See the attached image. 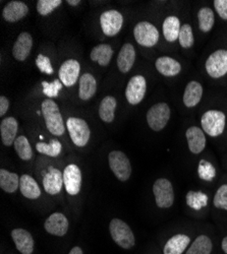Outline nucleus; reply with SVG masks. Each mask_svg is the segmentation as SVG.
Wrapping results in <instances>:
<instances>
[{
  "mask_svg": "<svg viewBox=\"0 0 227 254\" xmlns=\"http://www.w3.org/2000/svg\"><path fill=\"white\" fill-rule=\"evenodd\" d=\"M64 184V175L56 168H50L43 178L45 191L51 195L58 194Z\"/></svg>",
  "mask_w": 227,
  "mask_h": 254,
  "instance_id": "6ab92c4d",
  "label": "nucleus"
},
{
  "mask_svg": "<svg viewBox=\"0 0 227 254\" xmlns=\"http://www.w3.org/2000/svg\"><path fill=\"white\" fill-rule=\"evenodd\" d=\"M100 25L104 35L113 37L117 35L123 25L122 14L114 9L104 11L100 16Z\"/></svg>",
  "mask_w": 227,
  "mask_h": 254,
  "instance_id": "9d476101",
  "label": "nucleus"
},
{
  "mask_svg": "<svg viewBox=\"0 0 227 254\" xmlns=\"http://www.w3.org/2000/svg\"><path fill=\"white\" fill-rule=\"evenodd\" d=\"M110 235L113 241L120 247L130 249L136 243L135 235L130 226L119 219H113L109 225Z\"/></svg>",
  "mask_w": 227,
  "mask_h": 254,
  "instance_id": "f03ea898",
  "label": "nucleus"
},
{
  "mask_svg": "<svg viewBox=\"0 0 227 254\" xmlns=\"http://www.w3.org/2000/svg\"><path fill=\"white\" fill-rule=\"evenodd\" d=\"M135 60H136L135 47L130 43L125 44L121 47L117 56L118 69L122 73H128L134 66Z\"/></svg>",
  "mask_w": 227,
  "mask_h": 254,
  "instance_id": "aec40b11",
  "label": "nucleus"
},
{
  "mask_svg": "<svg viewBox=\"0 0 227 254\" xmlns=\"http://www.w3.org/2000/svg\"><path fill=\"white\" fill-rule=\"evenodd\" d=\"M221 247H222V250L225 254H227V236L222 240V243H221Z\"/></svg>",
  "mask_w": 227,
  "mask_h": 254,
  "instance_id": "a18cd8bd",
  "label": "nucleus"
},
{
  "mask_svg": "<svg viewBox=\"0 0 227 254\" xmlns=\"http://www.w3.org/2000/svg\"><path fill=\"white\" fill-rule=\"evenodd\" d=\"M19 189L22 194L30 199H36L39 198V196L41 195V189L38 185V183L36 182V180L28 175L25 174L19 179Z\"/></svg>",
  "mask_w": 227,
  "mask_h": 254,
  "instance_id": "a878e982",
  "label": "nucleus"
},
{
  "mask_svg": "<svg viewBox=\"0 0 227 254\" xmlns=\"http://www.w3.org/2000/svg\"><path fill=\"white\" fill-rule=\"evenodd\" d=\"M155 66L158 72L164 76H175L181 71L180 63L169 56L159 57L156 60Z\"/></svg>",
  "mask_w": 227,
  "mask_h": 254,
  "instance_id": "5701e85b",
  "label": "nucleus"
},
{
  "mask_svg": "<svg viewBox=\"0 0 227 254\" xmlns=\"http://www.w3.org/2000/svg\"><path fill=\"white\" fill-rule=\"evenodd\" d=\"M36 65L39 68V70L43 73L46 74H52L53 73V67L51 64V61L49 57L43 55V54H39L37 59H36Z\"/></svg>",
  "mask_w": 227,
  "mask_h": 254,
  "instance_id": "a19ab883",
  "label": "nucleus"
},
{
  "mask_svg": "<svg viewBox=\"0 0 227 254\" xmlns=\"http://www.w3.org/2000/svg\"><path fill=\"white\" fill-rule=\"evenodd\" d=\"M117 106V101L112 96H107L103 99L99 106V116L102 121L106 123H111L115 117V110Z\"/></svg>",
  "mask_w": 227,
  "mask_h": 254,
  "instance_id": "bb28decb",
  "label": "nucleus"
},
{
  "mask_svg": "<svg viewBox=\"0 0 227 254\" xmlns=\"http://www.w3.org/2000/svg\"><path fill=\"white\" fill-rule=\"evenodd\" d=\"M97 92V82L91 73L82 74L79 78L78 97L82 101H88L94 97Z\"/></svg>",
  "mask_w": 227,
  "mask_h": 254,
  "instance_id": "393cba45",
  "label": "nucleus"
},
{
  "mask_svg": "<svg viewBox=\"0 0 227 254\" xmlns=\"http://www.w3.org/2000/svg\"><path fill=\"white\" fill-rule=\"evenodd\" d=\"M170 119V108L166 103H157L149 109L147 122L154 131H161Z\"/></svg>",
  "mask_w": 227,
  "mask_h": 254,
  "instance_id": "423d86ee",
  "label": "nucleus"
},
{
  "mask_svg": "<svg viewBox=\"0 0 227 254\" xmlns=\"http://www.w3.org/2000/svg\"><path fill=\"white\" fill-rule=\"evenodd\" d=\"M18 129V123L14 117H6L0 123V134H1L2 143L6 146H10L16 139V133Z\"/></svg>",
  "mask_w": 227,
  "mask_h": 254,
  "instance_id": "412c9836",
  "label": "nucleus"
},
{
  "mask_svg": "<svg viewBox=\"0 0 227 254\" xmlns=\"http://www.w3.org/2000/svg\"><path fill=\"white\" fill-rule=\"evenodd\" d=\"M212 249L211 239L206 235H201L195 239L185 254H211Z\"/></svg>",
  "mask_w": 227,
  "mask_h": 254,
  "instance_id": "7c9ffc66",
  "label": "nucleus"
},
{
  "mask_svg": "<svg viewBox=\"0 0 227 254\" xmlns=\"http://www.w3.org/2000/svg\"><path fill=\"white\" fill-rule=\"evenodd\" d=\"M19 177L15 173H11L5 169L0 170V187L7 193L15 192L19 187Z\"/></svg>",
  "mask_w": 227,
  "mask_h": 254,
  "instance_id": "c756f323",
  "label": "nucleus"
},
{
  "mask_svg": "<svg viewBox=\"0 0 227 254\" xmlns=\"http://www.w3.org/2000/svg\"><path fill=\"white\" fill-rule=\"evenodd\" d=\"M213 3L218 15L222 19L227 20V0H215Z\"/></svg>",
  "mask_w": 227,
  "mask_h": 254,
  "instance_id": "79ce46f5",
  "label": "nucleus"
},
{
  "mask_svg": "<svg viewBox=\"0 0 227 254\" xmlns=\"http://www.w3.org/2000/svg\"><path fill=\"white\" fill-rule=\"evenodd\" d=\"M11 237L16 249L22 254H32L34 251V239L27 230L14 229L11 231Z\"/></svg>",
  "mask_w": 227,
  "mask_h": 254,
  "instance_id": "f3484780",
  "label": "nucleus"
},
{
  "mask_svg": "<svg viewBox=\"0 0 227 254\" xmlns=\"http://www.w3.org/2000/svg\"><path fill=\"white\" fill-rule=\"evenodd\" d=\"M147 91V82L143 75L133 76L126 89V98L131 105L140 104L145 98Z\"/></svg>",
  "mask_w": 227,
  "mask_h": 254,
  "instance_id": "9b49d317",
  "label": "nucleus"
},
{
  "mask_svg": "<svg viewBox=\"0 0 227 254\" xmlns=\"http://www.w3.org/2000/svg\"><path fill=\"white\" fill-rule=\"evenodd\" d=\"M198 175L200 179L210 182L216 176V169L210 162L206 160H201L199 162L198 167Z\"/></svg>",
  "mask_w": 227,
  "mask_h": 254,
  "instance_id": "c9c22d12",
  "label": "nucleus"
},
{
  "mask_svg": "<svg viewBox=\"0 0 227 254\" xmlns=\"http://www.w3.org/2000/svg\"><path fill=\"white\" fill-rule=\"evenodd\" d=\"M80 71L79 63L75 59H69L61 64L59 68V79L64 86L70 88L77 81Z\"/></svg>",
  "mask_w": 227,
  "mask_h": 254,
  "instance_id": "ddd939ff",
  "label": "nucleus"
},
{
  "mask_svg": "<svg viewBox=\"0 0 227 254\" xmlns=\"http://www.w3.org/2000/svg\"><path fill=\"white\" fill-rule=\"evenodd\" d=\"M191 238L184 234H176L172 236L163 248L164 254H182L189 247Z\"/></svg>",
  "mask_w": 227,
  "mask_h": 254,
  "instance_id": "b1692460",
  "label": "nucleus"
},
{
  "mask_svg": "<svg viewBox=\"0 0 227 254\" xmlns=\"http://www.w3.org/2000/svg\"><path fill=\"white\" fill-rule=\"evenodd\" d=\"M41 108L49 132L57 136L63 135L66 131V126L58 105L51 99H48L43 101Z\"/></svg>",
  "mask_w": 227,
  "mask_h": 254,
  "instance_id": "f257e3e1",
  "label": "nucleus"
},
{
  "mask_svg": "<svg viewBox=\"0 0 227 254\" xmlns=\"http://www.w3.org/2000/svg\"><path fill=\"white\" fill-rule=\"evenodd\" d=\"M109 167L115 177L121 181L126 182L132 175V165L125 153L120 151H112L108 157Z\"/></svg>",
  "mask_w": 227,
  "mask_h": 254,
  "instance_id": "39448f33",
  "label": "nucleus"
},
{
  "mask_svg": "<svg viewBox=\"0 0 227 254\" xmlns=\"http://www.w3.org/2000/svg\"><path fill=\"white\" fill-rule=\"evenodd\" d=\"M68 3L72 6H76L80 3V1H79V0H68Z\"/></svg>",
  "mask_w": 227,
  "mask_h": 254,
  "instance_id": "49530a36",
  "label": "nucleus"
},
{
  "mask_svg": "<svg viewBox=\"0 0 227 254\" xmlns=\"http://www.w3.org/2000/svg\"><path fill=\"white\" fill-rule=\"evenodd\" d=\"M47 233L57 237H64L69 230V220L61 213L52 214L44 223Z\"/></svg>",
  "mask_w": 227,
  "mask_h": 254,
  "instance_id": "4468645a",
  "label": "nucleus"
},
{
  "mask_svg": "<svg viewBox=\"0 0 227 254\" xmlns=\"http://www.w3.org/2000/svg\"><path fill=\"white\" fill-rule=\"evenodd\" d=\"M64 183L69 194H78L81 187V172L76 165L71 164L66 167L64 171Z\"/></svg>",
  "mask_w": 227,
  "mask_h": 254,
  "instance_id": "f8f14e48",
  "label": "nucleus"
},
{
  "mask_svg": "<svg viewBox=\"0 0 227 254\" xmlns=\"http://www.w3.org/2000/svg\"><path fill=\"white\" fill-rule=\"evenodd\" d=\"M63 82L60 81V79H55L52 82H47L43 81L42 86H43V93L46 95L48 98H56L59 94V91L63 89Z\"/></svg>",
  "mask_w": 227,
  "mask_h": 254,
  "instance_id": "ea45409f",
  "label": "nucleus"
},
{
  "mask_svg": "<svg viewBox=\"0 0 227 254\" xmlns=\"http://www.w3.org/2000/svg\"><path fill=\"white\" fill-rule=\"evenodd\" d=\"M213 203L215 207L227 210V184H223L217 189Z\"/></svg>",
  "mask_w": 227,
  "mask_h": 254,
  "instance_id": "58836bf2",
  "label": "nucleus"
},
{
  "mask_svg": "<svg viewBox=\"0 0 227 254\" xmlns=\"http://www.w3.org/2000/svg\"><path fill=\"white\" fill-rule=\"evenodd\" d=\"M9 108V101L6 97H0V116H4Z\"/></svg>",
  "mask_w": 227,
  "mask_h": 254,
  "instance_id": "37998d69",
  "label": "nucleus"
},
{
  "mask_svg": "<svg viewBox=\"0 0 227 254\" xmlns=\"http://www.w3.org/2000/svg\"><path fill=\"white\" fill-rule=\"evenodd\" d=\"M155 201L160 208H169L174 202V190L168 179H157L153 185Z\"/></svg>",
  "mask_w": 227,
  "mask_h": 254,
  "instance_id": "0eeeda50",
  "label": "nucleus"
},
{
  "mask_svg": "<svg viewBox=\"0 0 227 254\" xmlns=\"http://www.w3.org/2000/svg\"><path fill=\"white\" fill-rule=\"evenodd\" d=\"M199 29L204 33H209L214 26V11L209 7H202L198 12Z\"/></svg>",
  "mask_w": 227,
  "mask_h": 254,
  "instance_id": "2f4dec72",
  "label": "nucleus"
},
{
  "mask_svg": "<svg viewBox=\"0 0 227 254\" xmlns=\"http://www.w3.org/2000/svg\"><path fill=\"white\" fill-rule=\"evenodd\" d=\"M14 150L17 156L24 161H29L33 157V151L30 141L24 135H19L16 137L14 141Z\"/></svg>",
  "mask_w": 227,
  "mask_h": 254,
  "instance_id": "473e14b6",
  "label": "nucleus"
},
{
  "mask_svg": "<svg viewBox=\"0 0 227 254\" xmlns=\"http://www.w3.org/2000/svg\"><path fill=\"white\" fill-rule=\"evenodd\" d=\"M36 149L38 153L43 154L49 157H57L60 155L63 145L58 139H52L50 143L45 142H38L36 144Z\"/></svg>",
  "mask_w": 227,
  "mask_h": 254,
  "instance_id": "f704fd0d",
  "label": "nucleus"
},
{
  "mask_svg": "<svg viewBox=\"0 0 227 254\" xmlns=\"http://www.w3.org/2000/svg\"><path fill=\"white\" fill-rule=\"evenodd\" d=\"M206 71L213 77L220 78L227 73V50L219 49L206 60Z\"/></svg>",
  "mask_w": 227,
  "mask_h": 254,
  "instance_id": "1a4fd4ad",
  "label": "nucleus"
},
{
  "mask_svg": "<svg viewBox=\"0 0 227 254\" xmlns=\"http://www.w3.org/2000/svg\"><path fill=\"white\" fill-rule=\"evenodd\" d=\"M201 124L203 130L206 133L212 137H216L221 135L224 131L226 116L222 111L209 110L202 116Z\"/></svg>",
  "mask_w": 227,
  "mask_h": 254,
  "instance_id": "7ed1b4c3",
  "label": "nucleus"
},
{
  "mask_svg": "<svg viewBox=\"0 0 227 254\" xmlns=\"http://www.w3.org/2000/svg\"><path fill=\"white\" fill-rule=\"evenodd\" d=\"M181 26L179 18L174 15H170L168 17L165 18L162 31H163V36L167 42H175L178 39L179 32H180Z\"/></svg>",
  "mask_w": 227,
  "mask_h": 254,
  "instance_id": "cd10ccee",
  "label": "nucleus"
},
{
  "mask_svg": "<svg viewBox=\"0 0 227 254\" xmlns=\"http://www.w3.org/2000/svg\"><path fill=\"white\" fill-rule=\"evenodd\" d=\"M188 145L191 153L195 155L201 154L206 147V136L204 131L198 126H191L185 132Z\"/></svg>",
  "mask_w": 227,
  "mask_h": 254,
  "instance_id": "dca6fc26",
  "label": "nucleus"
},
{
  "mask_svg": "<svg viewBox=\"0 0 227 254\" xmlns=\"http://www.w3.org/2000/svg\"><path fill=\"white\" fill-rule=\"evenodd\" d=\"M203 97L202 84L196 80L190 81L184 89L183 93V104L185 107L194 108L200 103Z\"/></svg>",
  "mask_w": 227,
  "mask_h": 254,
  "instance_id": "4be33fe9",
  "label": "nucleus"
},
{
  "mask_svg": "<svg viewBox=\"0 0 227 254\" xmlns=\"http://www.w3.org/2000/svg\"><path fill=\"white\" fill-rule=\"evenodd\" d=\"M137 43L143 47H153L159 41V31L149 22H140L134 29Z\"/></svg>",
  "mask_w": 227,
  "mask_h": 254,
  "instance_id": "6e6552de",
  "label": "nucleus"
},
{
  "mask_svg": "<svg viewBox=\"0 0 227 254\" xmlns=\"http://www.w3.org/2000/svg\"><path fill=\"white\" fill-rule=\"evenodd\" d=\"M113 50L108 44H100L94 47L91 51L90 57L93 61L98 62L100 66H107L112 58Z\"/></svg>",
  "mask_w": 227,
  "mask_h": 254,
  "instance_id": "c85d7f7f",
  "label": "nucleus"
},
{
  "mask_svg": "<svg viewBox=\"0 0 227 254\" xmlns=\"http://www.w3.org/2000/svg\"><path fill=\"white\" fill-rule=\"evenodd\" d=\"M69 254H84V253H82V250H81L80 247L76 246V247H74V248L70 251Z\"/></svg>",
  "mask_w": 227,
  "mask_h": 254,
  "instance_id": "c03bdc74",
  "label": "nucleus"
},
{
  "mask_svg": "<svg viewBox=\"0 0 227 254\" xmlns=\"http://www.w3.org/2000/svg\"><path fill=\"white\" fill-rule=\"evenodd\" d=\"M67 127L73 142L76 146L82 147L89 142L91 131L88 123L84 119L70 117L67 120Z\"/></svg>",
  "mask_w": 227,
  "mask_h": 254,
  "instance_id": "20e7f679",
  "label": "nucleus"
},
{
  "mask_svg": "<svg viewBox=\"0 0 227 254\" xmlns=\"http://www.w3.org/2000/svg\"><path fill=\"white\" fill-rule=\"evenodd\" d=\"M28 13H29L28 5L23 1H17V0H14V1H10L4 6L2 11V16L6 22L15 23L20 19H23L25 16H27Z\"/></svg>",
  "mask_w": 227,
  "mask_h": 254,
  "instance_id": "a211bd4d",
  "label": "nucleus"
},
{
  "mask_svg": "<svg viewBox=\"0 0 227 254\" xmlns=\"http://www.w3.org/2000/svg\"><path fill=\"white\" fill-rule=\"evenodd\" d=\"M33 39L28 32L20 33L12 47V55L18 61H25L32 50Z\"/></svg>",
  "mask_w": 227,
  "mask_h": 254,
  "instance_id": "2eb2a0df",
  "label": "nucleus"
},
{
  "mask_svg": "<svg viewBox=\"0 0 227 254\" xmlns=\"http://www.w3.org/2000/svg\"><path fill=\"white\" fill-rule=\"evenodd\" d=\"M178 41H179L180 46L184 49H189L194 45L195 43L194 33L192 30V27L189 24H185L181 27L179 36H178Z\"/></svg>",
  "mask_w": 227,
  "mask_h": 254,
  "instance_id": "e433bc0d",
  "label": "nucleus"
},
{
  "mask_svg": "<svg viewBox=\"0 0 227 254\" xmlns=\"http://www.w3.org/2000/svg\"><path fill=\"white\" fill-rule=\"evenodd\" d=\"M61 3V0H39L37 2V11L41 15H48Z\"/></svg>",
  "mask_w": 227,
  "mask_h": 254,
  "instance_id": "4c0bfd02",
  "label": "nucleus"
},
{
  "mask_svg": "<svg viewBox=\"0 0 227 254\" xmlns=\"http://www.w3.org/2000/svg\"><path fill=\"white\" fill-rule=\"evenodd\" d=\"M187 204L195 209L200 210L208 204V196L201 191H189L185 196Z\"/></svg>",
  "mask_w": 227,
  "mask_h": 254,
  "instance_id": "72a5a7b5",
  "label": "nucleus"
}]
</instances>
